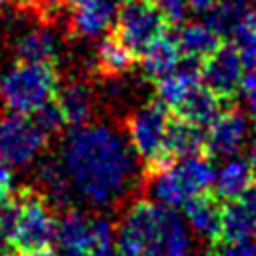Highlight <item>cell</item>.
I'll use <instances>...</instances> for the list:
<instances>
[{
  "label": "cell",
  "mask_w": 256,
  "mask_h": 256,
  "mask_svg": "<svg viewBox=\"0 0 256 256\" xmlns=\"http://www.w3.org/2000/svg\"><path fill=\"white\" fill-rule=\"evenodd\" d=\"M58 160L70 192L92 208H112L136 186V154L108 124L74 128L62 140Z\"/></svg>",
  "instance_id": "obj_1"
},
{
  "label": "cell",
  "mask_w": 256,
  "mask_h": 256,
  "mask_svg": "<svg viewBox=\"0 0 256 256\" xmlns=\"http://www.w3.org/2000/svg\"><path fill=\"white\" fill-rule=\"evenodd\" d=\"M190 228L174 208L138 200L124 212L116 232V254L190 256Z\"/></svg>",
  "instance_id": "obj_2"
},
{
  "label": "cell",
  "mask_w": 256,
  "mask_h": 256,
  "mask_svg": "<svg viewBox=\"0 0 256 256\" xmlns=\"http://www.w3.org/2000/svg\"><path fill=\"white\" fill-rule=\"evenodd\" d=\"M58 88L54 64L18 62L0 76V102L12 114L28 116L52 102Z\"/></svg>",
  "instance_id": "obj_3"
},
{
  "label": "cell",
  "mask_w": 256,
  "mask_h": 256,
  "mask_svg": "<svg viewBox=\"0 0 256 256\" xmlns=\"http://www.w3.org/2000/svg\"><path fill=\"white\" fill-rule=\"evenodd\" d=\"M18 218L10 246L18 256H54L58 218L46 196L32 188L18 190Z\"/></svg>",
  "instance_id": "obj_4"
},
{
  "label": "cell",
  "mask_w": 256,
  "mask_h": 256,
  "mask_svg": "<svg viewBox=\"0 0 256 256\" xmlns=\"http://www.w3.org/2000/svg\"><path fill=\"white\" fill-rule=\"evenodd\" d=\"M216 168L204 156L182 158L170 166L150 172L148 192L152 202H158L166 208L184 206L190 198L204 194L214 186Z\"/></svg>",
  "instance_id": "obj_5"
},
{
  "label": "cell",
  "mask_w": 256,
  "mask_h": 256,
  "mask_svg": "<svg viewBox=\"0 0 256 256\" xmlns=\"http://www.w3.org/2000/svg\"><path fill=\"white\" fill-rule=\"evenodd\" d=\"M56 244L62 256H116V232L108 218L68 210L58 220Z\"/></svg>",
  "instance_id": "obj_6"
},
{
  "label": "cell",
  "mask_w": 256,
  "mask_h": 256,
  "mask_svg": "<svg viewBox=\"0 0 256 256\" xmlns=\"http://www.w3.org/2000/svg\"><path fill=\"white\" fill-rule=\"evenodd\" d=\"M170 118L168 110L158 102H146L136 108L126 122L128 144L134 154L148 162V172L162 170L170 166L174 160L166 154V134H168Z\"/></svg>",
  "instance_id": "obj_7"
},
{
  "label": "cell",
  "mask_w": 256,
  "mask_h": 256,
  "mask_svg": "<svg viewBox=\"0 0 256 256\" xmlns=\"http://www.w3.org/2000/svg\"><path fill=\"white\" fill-rule=\"evenodd\" d=\"M46 138L28 116L8 114L0 118V162L8 168L28 166L46 146Z\"/></svg>",
  "instance_id": "obj_8"
},
{
  "label": "cell",
  "mask_w": 256,
  "mask_h": 256,
  "mask_svg": "<svg viewBox=\"0 0 256 256\" xmlns=\"http://www.w3.org/2000/svg\"><path fill=\"white\" fill-rule=\"evenodd\" d=\"M164 16L146 0H126L120 4L116 36L130 48L132 54H140L154 38L164 32Z\"/></svg>",
  "instance_id": "obj_9"
},
{
  "label": "cell",
  "mask_w": 256,
  "mask_h": 256,
  "mask_svg": "<svg viewBox=\"0 0 256 256\" xmlns=\"http://www.w3.org/2000/svg\"><path fill=\"white\" fill-rule=\"evenodd\" d=\"M200 78L204 88H208L220 100H232L240 92L244 78V64L236 46L224 44L204 58V64L200 66Z\"/></svg>",
  "instance_id": "obj_10"
},
{
  "label": "cell",
  "mask_w": 256,
  "mask_h": 256,
  "mask_svg": "<svg viewBox=\"0 0 256 256\" xmlns=\"http://www.w3.org/2000/svg\"><path fill=\"white\" fill-rule=\"evenodd\" d=\"M248 130L250 124L242 110H226L208 126L204 152L214 158H232L244 146Z\"/></svg>",
  "instance_id": "obj_11"
},
{
  "label": "cell",
  "mask_w": 256,
  "mask_h": 256,
  "mask_svg": "<svg viewBox=\"0 0 256 256\" xmlns=\"http://www.w3.org/2000/svg\"><path fill=\"white\" fill-rule=\"evenodd\" d=\"M200 62L184 58L176 70L156 80V96L164 108L178 110L182 102L200 86Z\"/></svg>",
  "instance_id": "obj_12"
},
{
  "label": "cell",
  "mask_w": 256,
  "mask_h": 256,
  "mask_svg": "<svg viewBox=\"0 0 256 256\" xmlns=\"http://www.w3.org/2000/svg\"><path fill=\"white\" fill-rule=\"evenodd\" d=\"M56 104L64 116V122L70 124L72 128L88 126L94 118V110H96L94 90L84 80L74 78L62 84L56 92Z\"/></svg>",
  "instance_id": "obj_13"
},
{
  "label": "cell",
  "mask_w": 256,
  "mask_h": 256,
  "mask_svg": "<svg viewBox=\"0 0 256 256\" xmlns=\"http://www.w3.org/2000/svg\"><path fill=\"white\" fill-rule=\"evenodd\" d=\"M184 218L188 228L210 242L220 240L222 236V206L210 194H198L184 204Z\"/></svg>",
  "instance_id": "obj_14"
},
{
  "label": "cell",
  "mask_w": 256,
  "mask_h": 256,
  "mask_svg": "<svg viewBox=\"0 0 256 256\" xmlns=\"http://www.w3.org/2000/svg\"><path fill=\"white\" fill-rule=\"evenodd\" d=\"M120 10L118 0H94L76 6L72 12V30L82 38H98L116 22Z\"/></svg>",
  "instance_id": "obj_15"
},
{
  "label": "cell",
  "mask_w": 256,
  "mask_h": 256,
  "mask_svg": "<svg viewBox=\"0 0 256 256\" xmlns=\"http://www.w3.org/2000/svg\"><path fill=\"white\" fill-rule=\"evenodd\" d=\"M180 62H182V52L178 48L176 38L164 32L140 52L142 72L150 80H160L162 76L176 70Z\"/></svg>",
  "instance_id": "obj_16"
},
{
  "label": "cell",
  "mask_w": 256,
  "mask_h": 256,
  "mask_svg": "<svg viewBox=\"0 0 256 256\" xmlns=\"http://www.w3.org/2000/svg\"><path fill=\"white\" fill-rule=\"evenodd\" d=\"M216 196L228 202H238L252 188V166L248 160L240 156L228 158L218 170L214 178Z\"/></svg>",
  "instance_id": "obj_17"
},
{
  "label": "cell",
  "mask_w": 256,
  "mask_h": 256,
  "mask_svg": "<svg viewBox=\"0 0 256 256\" xmlns=\"http://www.w3.org/2000/svg\"><path fill=\"white\" fill-rule=\"evenodd\" d=\"M174 38L184 58H192L198 62L200 58H208L222 46L220 34L214 32L206 22H186L178 28V34Z\"/></svg>",
  "instance_id": "obj_18"
},
{
  "label": "cell",
  "mask_w": 256,
  "mask_h": 256,
  "mask_svg": "<svg viewBox=\"0 0 256 256\" xmlns=\"http://www.w3.org/2000/svg\"><path fill=\"white\" fill-rule=\"evenodd\" d=\"M16 56L18 62L26 64H54L58 56V38L50 28H34L18 38Z\"/></svg>",
  "instance_id": "obj_19"
},
{
  "label": "cell",
  "mask_w": 256,
  "mask_h": 256,
  "mask_svg": "<svg viewBox=\"0 0 256 256\" xmlns=\"http://www.w3.org/2000/svg\"><path fill=\"white\" fill-rule=\"evenodd\" d=\"M204 148H206V134L198 126L186 120L170 122L166 134V154L172 160L202 156Z\"/></svg>",
  "instance_id": "obj_20"
},
{
  "label": "cell",
  "mask_w": 256,
  "mask_h": 256,
  "mask_svg": "<svg viewBox=\"0 0 256 256\" xmlns=\"http://www.w3.org/2000/svg\"><path fill=\"white\" fill-rule=\"evenodd\" d=\"M222 102L216 94H212L208 88L198 86L178 108L180 120H186L194 126H210L220 114H222Z\"/></svg>",
  "instance_id": "obj_21"
},
{
  "label": "cell",
  "mask_w": 256,
  "mask_h": 256,
  "mask_svg": "<svg viewBox=\"0 0 256 256\" xmlns=\"http://www.w3.org/2000/svg\"><path fill=\"white\" fill-rule=\"evenodd\" d=\"M132 62H134V54L130 52V48L116 34L106 36L98 42L96 66L104 76L118 78V76L126 74L132 68Z\"/></svg>",
  "instance_id": "obj_22"
},
{
  "label": "cell",
  "mask_w": 256,
  "mask_h": 256,
  "mask_svg": "<svg viewBox=\"0 0 256 256\" xmlns=\"http://www.w3.org/2000/svg\"><path fill=\"white\" fill-rule=\"evenodd\" d=\"M256 230V218L244 208L242 202H228L222 206V236L226 244L250 240Z\"/></svg>",
  "instance_id": "obj_23"
},
{
  "label": "cell",
  "mask_w": 256,
  "mask_h": 256,
  "mask_svg": "<svg viewBox=\"0 0 256 256\" xmlns=\"http://www.w3.org/2000/svg\"><path fill=\"white\" fill-rule=\"evenodd\" d=\"M248 2L250 0H218L216 6L206 14V24L220 36L234 34L238 22L250 10Z\"/></svg>",
  "instance_id": "obj_24"
},
{
  "label": "cell",
  "mask_w": 256,
  "mask_h": 256,
  "mask_svg": "<svg viewBox=\"0 0 256 256\" xmlns=\"http://www.w3.org/2000/svg\"><path fill=\"white\" fill-rule=\"evenodd\" d=\"M38 180L50 194L48 198H52L56 204H66L70 200L72 192H70L64 168L58 158H46L38 164Z\"/></svg>",
  "instance_id": "obj_25"
},
{
  "label": "cell",
  "mask_w": 256,
  "mask_h": 256,
  "mask_svg": "<svg viewBox=\"0 0 256 256\" xmlns=\"http://www.w3.org/2000/svg\"><path fill=\"white\" fill-rule=\"evenodd\" d=\"M236 50L242 58L244 68H256V8H250L234 30Z\"/></svg>",
  "instance_id": "obj_26"
},
{
  "label": "cell",
  "mask_w": 256,
  "mask_h": 256,
  "mask_svg": "<svg viewBox=\"0 0 256 256\" xmlns=\"http://www.w3.org/2000/svg\"><path fill=\"white\" fill-rule=\"evenodd\" d=\"M18 210H20V202L18 196L12 194L8 200L0 202V250H4L6 244H10L14 226H16V218H18Z\"/></svg>",
  "instance_id": "obj_27"
},
{
  "label": "cell",
  "mask_w": 256,
  "mask_h": 256,
  "mask_svg": "<svg viewBox=\"0 0 256 256\" xmlns=\"http://www.w3.org/2000/svg\"><path fill=\"white\" fill-rule=\"evenodd\" d=\"M32 120H34V124H36L46 136L60 132V130L64 128V124H66V122H64V116H62V112H60V108H58V104H56L54 100L48 102L46 106H42L38 112H34Z\"/></svg>",
  "instance_id": "obj_28"
},
{
  "label": "cell",
  "mask_w": 256,
  "mask_h": 256,
  "mask_svg": "<svg viewBox=\"0 0 256 256\" xmlns=\"http://www.w3.org/2000/svg\"><path fill=\"white\" fill-rule=\"evenodd\" d=\"M148 2L164 16L166 22L178 24L186 18V12H188L186 0H148Z\"/></svg>",
  "instance_id": "obj_29"
},
{
  "label": "cell",
  "mask_w": 256,
  "mask_h": 256,
  "mask_svg": "<svg viewBox=\"0 0 256 256\" xmlns=\"http://www.w3.org/2000/svg\"><path fill=\"white\" fill-rule=\"evenodd\" d=\"M240 92L244 96V102H246L250 116L256 118V68H252V70H248V74H244L242 84H240Z\"/></svg>",
  "instance_id": "obj_30"
},
{
  "label": "cell",
  "mask_w": 256,
  "mask_h": 256,
  "mask_svg": "<svg viewBox=\"0 0 256 256\" xmlns=\"http://www.w3.org/2000/svg\"><path fill=\"white\" fill-rule=\"evenodd\" d=\"M220 256H256V244L252 240L226 244L220 252Z\"/></svg>",
  "instance_id": "obj_31"
},
{
  "label": "cell",
  "mask_w": 256,
  "mask_h": 256,
  "mask_svg": "<svg viewBox=\"0 0 256 256\" xmlns=\"http://www.w3.org/2000/svg\"><path fill=\"white\" fill-rule=\"evenodd\" d=\"M12 196V168L0 162V202Z\"/></svg>",
  "instance_id": "obj_32"
},
{
  "label": "cell",
  "mask_w": 256,
  "mask_h": 256,
  "mask_svg": "<svg viewBox=\"0 0 256 256\" xmlns=\"http://www.w3.org/2000/svg\"><path fill=\"white\" fill-rule=\"evenodd\" d=\"M216 2L218 0H186V6L196 14H208L216 6Z\"/></svg>",
  "instance_id": "obj_33"
},
{
  "label": "cell",
  "mask_w": 256,
  "mask_h": 256,
  "mask_svg": "<svg viewBox=\"0 0 256 256\" xmlns=\"http://www.w3.org/2000/svg\"><path fill=\"white\" fill-rule=\"evenodd\" d=\"M240 200H242L244 208H246V210L256 218V186H252V188H250V190H248Z\"/></svg>",
  "instance_id": "obj_34"
},
{
  "label": "cell",
  "mask_w": 256,
  "mask_h": 256,
  "mask_svg": "<svg viewBox=\"0 0 256 256\" xmlns=\"http://www.w3.org/2000/svg\"><path fill=\"white\" fill-rule=\"evenodd\" d=\"M28 6H36V8H54L56 0H22Z\"/></svg>",
  "instance_id": "obj_35"
},
{
  "label": "cell",
  "mask_w": 256,
  "mask_h": 256,
  "mask_svg": "<svg viewBox=\"0 0 256 256\" xmlns=\"http://www.w3.org/2000/svg\"><path fill=\"white\" fill-rule=\"evenodd\" d=\"M248 162H250L252 170H256V140H252V144H250V152H248Z\"/></svg>",
  "instance_id": "obj_36"
},
{
  "label": "cell",
  "mask_w": 256,
  "mask_h": 256,
  "mask_svg": "<svg viewBox=\"0 0 256 256\" xmlns=\"http://www.w3.org/2000/svg\"><path fill=\"white\" fill-rule=\"evenodd\" d=\"M88 2H94V0H70V4L76 8V6H82V4H88Z\"/></svg>",
  "instance_id": "obj_37"
},
{
  "label": "cell",
  "mask_w": 256,
  "mask_h": 256,
  "mask_svg": "<svg viewBox=\"0 0 256 256\" xmlns=\"http://www.w3.org/2000/svg\"><path fill=\"white\" fill-rule=\"evenodd\" d=\"M0 256H6V250H0Z\"/></svg>",
  "instance_id": "obj_38"
},
{
  "label": "cell",
  "mask_w": 256,
  "mask_h": 256,
  "mask_svg": "<svg viewBox=\"0 0 256 256\" xmlns=\"http://www.w3.org/2000/svg\"><path fill=\"white\" fill-rule=\"evenodd\" d=\"M6 2H8V0H0V4H6Z\"/></svg>",
  "instance_id": "obj_39"
},
{
  "label": "cell",
  "mask_w": 256,
  "mask_h": 256,
  "mask_svg": "<svg viewBox=\"0 0 256 256\" xmlns=\"http://www.w3.org/2000/svg\"><path fill=\"white\" fill-rule=\"evenodd\" d=\"M254 236H256V230H254Z\"/></svg>",
  "instance_id": "obj_40"
}]
</instances>
